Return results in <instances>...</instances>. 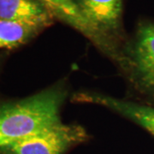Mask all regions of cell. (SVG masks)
Masks as SVG:
<instances>
[{
  "label": "cell",
  "instance_id": "1",
  "mask_svg": "<svg viewBox=\"0 0 154 154\" xmlns=\"http://www.w3.org/2000/svg\"><path fill=\"white\" fill-rule=\"evenodd\" d=\"M65 98L64 89L53 88L18 102L0 104V149L59 122Z\"/></svg>",
  "mask_w": 154,
  "mask_h": 154
},
{
  "label": "cell",
  "instance_id": "2",
  "mask_svg": "<svg viewBox=\"0 0 154 154\" xmlns=\"http://www.w3.org/2000/svg\"><path fill=\"white\" fill-rule=\"evenodd\" d=\"M87 138V132L82 127L59 122L0 149V152L5 154H64Z\"/></svg>",
  "mask_w": 154,
  "mask_h": 154
},
{
  "label": "cell",
  "instance_id": "3",
  "mask_svg": "<svg viewBox=\"0 0 154 154\" xmlns=\"http://www.w3.org/2000/svg\"><path fill=\"white\" fill-rule=\"evenodd\" d=\"M42 4L54 19L65 23L88 38L105 55L116 60L119 65L128 67V62L119 54L114 42L104 36L84 17L75 0H36Z\"/></svg>",
  "mask_w": 154,
  "mask_h": 154
},
{
  "label": "cell",
  "instance_id": "4",
  "mask_svg": "<svg viewBox=\"0 0 154 154\" xmlns=\"http://www.w3.org/2000/svg\"><path fill=\"white\" fill-rule=\"evenodd\" d=\"M130 64L140 84L154 94V23L140 24Z\"/></svg>",
  "mask_w": 154,
  "mask_h": 154
},
{
  "label": "cell",
  "instance_id": "5",
  "mask_svg": "<svg viewBox=\"0 0 154 154\" xmlns=\"http://www.w3.org/2000/svg\"><path fill=\"white\" fill-rule=\"evenodd\" d=\"M84 17L104 36L111 39L121 29L122 0H75ZM112 40V39H111Z\"/></svg>",
  "mask_w": 154,
  "mask_h": 154
},
{
  "label": "cell",
  "instance_id": "6",
  "mask_svg": "<svg viewBox=\"0 0 154 154\" xmlns=\"http://www.w3.org/2000/svg\"><path fill=\"white\" fill-rule=\"evenodd\" d=\"M74 99L78 102L102 105L114 110L136 122L154 136V107L138 105L94 93H80Z\"/></svg>",
  "mask_w": 154,
  "mask_h": 154
},
{
  "label": "cell",
  "instance_id": "7",
  "mask_svg": "<svg viewBox=\"0 0 154 154\" xmlns=\"http://www.w3.org/2000/svg\"><path fill=\"white\" fill-rule=\"evenodd\" d=\"M0 19L22 22L44 28L54 18L42 4L36 0H0Z\"/></svg>",
  "mask_w": 154,
  "mask_h": 154
},
{
  "label": "cell",
  "instance_id": "8",
  "mask_svg": "<svg viewBox=\"0 0 154 154\" xmlns=\"http://www.w3.org/2000/svg\"><path fill=\"white\" fill-rule=\"evenodd\" d=\"M42 28L22 22L0 19V49H12L27 43Z\"/></svg>",
  "mask_w": 154,
  "mask_h": 154
}]
</instances>
